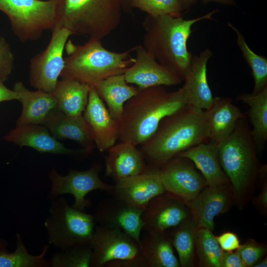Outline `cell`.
Listing matches in <instances>:
<instances>
[{
	"instance_id": "1",
	"label": "cell",
	"mask_w": 267,
	"mask_h": 267,
	"mask_svg": "<svg viewBox=\"0 0 267 267\" xmlns=\"http://www.w3.org/2000/svg\"><path fill=\"white\" fill-rule=\"evenodd\" d=\"M187 106L183 86L174 91L165 86L138 88L127 101L118 123V139L134 145H142L155 133L163 119Z\"/></svg>"
},
{
	"instance_id": "2",
	"label": "cell",
	"mask_w": 267,
	"mask_h": 267,
	"mask_svg": "<svg viewBox=\"0 0 267 267\" xmlns=\"http://www.w3.org/2000/svg\"><path fill=\"white\" fill-rule=\"evenodd\" d=\"M208 140L207 111L186 106L163 119L140 150L147 166L160 169L178 153Z\"/></svg>"
},
{
	"instance_id": "3",
	"label": "cell",
	"mask_w": 267,
	"mask_h": 267,
	"mask_svg": "<svg viewBox=\"0 0 267 267\" xmlns=\"http://www.w3.org/2000/svg\"><path fill=\"white\" fill-rule=\"evenodd\" d=\"M218 11L214 9L188 20L181 16L147 15L142 23L145 31L142 46L159 63L176 72L183 80L193 57L187 47L191 27L199 21L212 19Z\"/></svg>"
},
{
	"instance_id": "4",
	"label": "cell",
	"mask_w": 267,
	"mask_h": 267,
	"mask_svg": "<svg viewBox=\"0 0 267 267\" xmlns=\"http://www.w3.org/2000/svg\"><path fill=\"white\" fill-rule=\"evenodd\" d=\"M65 49L67 56L60 77L74 79L90 87L109 77L124 74L134 61L130 55L133 48L120 52L110 51L98 39L89 38L83 45L69 40Z\"/></svg>"
},
{
	"instance_id": "5",
	"label": "cell",
	"mask_w": 267,
	"mask_h": 267,
	"mask_svg": "<svg viewBox=\"0 0 267 267\" xmlns=\"http://www.w3.org/2000/svg\"><path fill=\"white\" fill-rule=\"evenodd\" d=\"M122 9L121 0H56V23L101 40L118 28Z\"/></svg>"
},
{
	"instance_id": "6",
	"label": "cell",
	"mask_w": 267,
	"mask_h": 267,
	"mask_svg": "<svg viewBox=\"0 0 267 267\" xmlns=\"http://www.w3.org/2000/svg\"><path fill=\"white\" fill-rule=\"evenodd\" d=\"M257 150L245 118L240 120L233 132L218 144L221 166L229 179L236 197H241L262 173Z\"/></svg>"
},
{
	"instance_id": "7",
	"label": "cell",
	"mask_w": 267,
	"mask_h": 267,
	"mask_svg": "<svg viewBox=\"0 0 267 267\" xmlns=\"http://www.w3.org/2000/svg\"><path fill=\"white\" fill-rule=\"evenodd\" d=\"M93 215L74 208L60 196L51 199L44 225L48 244L60 250L90 244L96 225Z\"/></svg>"
},
{
	"instance_id": "8",
	"label": "cell",
	"mask_w": 267,
	"mask_h": 267,
	"mask_svg": "<svg viewBox=\"0 0 267 267\" xmlns=\"http://www.w3.org/2000/svg\"><path fill=\"white\" fill-rule=\"evenodd\" d=\"M0 11L21 42L38 40L57 22L56 0H0Z\"/></svg>"
},
{
	"instance_id": "9",
	"label": "cell",
	"mask_w": 267,
	"mask_h": 267,
	"mask_svg": "<svg viewBox=\"0 0 267 267\" xmlns=\"http://www.w3.org/2000/svg\"><path fill=\"white\" fill-rule=\"evenodd\" d=\"M90 245L91 267H139L140 245L119 228L96 225Z\"/></svg>"
},
{
	"instance_id": "10",
	"label": "cell",
	"mask_w": 267,
	"mask_h": 267,
	"mask_svg": "<svg viewBox=\"0 0 267 267\" xmlns=\"http://www.w3.org/2000/svg\"><path fill=\"white\" fill-rule=\"evenodd\" d=\"M51 31V38L45 48L30 60L29 82L33 87L52 93L64 67L66 44L73 34L57 23Z\"/></svg>"
},
{
	"instance_id": "11",
	"label": "cell",
	"mask_w": 267,
	"mask_h": 267,
	"mask_svg": "<svg viewBox=\"0 0 267 267\" xmlns=\"http://www.w3.org/2000/svg\"><path fill=\"white\" fill-rule=\"evenodd\" d=\"M101 170V166L98 163L84 171L70 169L65 176L52 169L48 173L51 187L48 197L51 199L63 194H71L74 197L72 206L85 212L91 206L90 200L86 198L89 192L99 189L109 193L113 187V185L107 184L100 179Z\"/></svg>"
},
{
	"instance_id": "12",
	"label": "cell",
	"mask_w": 267,
	"mask_h": 267,
	"mask_svg": "<svg viewBox=\"0 0 267 267\" xmlns=\"http://www.w3.org/2000/svg\"><path fill=\"white\" fill-rule=\"evenodd\" d=\"M166 192L178 197L186 204L193 199L207 183L189 159L176 156L160 168Z\"/></svg>"
},
{
	"instance_id": "13",
	"label": "cell",
	"mask_w": 267,
	"mask_h": 267,
	"mask_svg": "<svg viewBox=\"0 0 267 267\" xmlns=\"http://www.w3.org/2000/svg\"><path fill=\"white\" fill-rule=\"evenodd\" d=\"M165 192L160 169L148 166L143 173L116 182L109 193L112 197L143 211L152 199Z\"/></svg>"
},
{
	"instance_id": "14",
	"label": "cell",
	"mask_w": 267,
	"mask_h": 267,
	"mask_svg": "<svg viewBox=\"0 0 267 267\" xmlns=\"http://www.w3.org/2000/svg\"><path fill=\"white\" fill-rule=\"evenodd\" d=\"M133 48L135 53L134 61L124 73L127 83L134 84L138 88L181 83L183 80L179 75L159 63L142 45Z\"/></svg>"
},
{
	"instance_id": "15",
	"label": "cell",
	"mask_w": 267,
	"mask_h": 267,
	"mask_svg": "<svg viewBox=\"0 0 267 267\" xmlns=\"http://www.w3.org/2000/svg\"><path fill=\"white\" fill-rule=\"evenodd\" d=\"M190 217L187 205L178 197L165 192L152 199L143 211V229L166 231Z\"/></svg>"
},
{
	"instance_id": "16",
	"label": "cell",
	"mask_w": 267,
	"mask_h": 267,
	"mask_svg": "<svg viewBox=\"0 0 267 267\" xmlns=\"http://www.w3.org/2000/svg\"><path fill=\"white\" fill-rule=\"evenodd\" d=\"M233 196L229 183L215 187L207 185L186 205L198 227L213 231L215 217L229 209Z\"/></svg>"
},
{
	"instance_id": "17",
	"label": "cell",
	"mask_w": 267,
	"mask_h": 267,
	"mask_svg": "<svg viewBox=\"0 0 267 267\" xmlns=\"http://www.w3.org/2000/svg\"><path fill=\"white\" fill-rule=\"evenodd\" d=\"M142 212L112 197L99 202L93 216L98 224L119 228L140 245L141 232L144 227Z\"/></svg>"
},
{
	"instance_id": "18",
	"label": "cell",
	"mask_w": 267,
	"mask_h": 267,
	"mask_svg": "<svg viewBox=\"0 0 267 267\" xmlns=\"http://www.w3.org/2000/svg\"><path fill=\"white\" fill-rule=\"evenodd\" d=\"M7 142L20 147L28 146L41 153L80 156L89 154L84 149H73L66 147L54 138L44 125L27 124L16 126L4 136Z\"/></svg>"
},
{
	"instance_id": "19",
	"label": "cell",
	"mask_w": 267,
	"mask_h": 267,
	"mask_svg": "<svg viewBox=\"0 0 267 267\" xmlns=\"http://www.w3.org/2000/svg\"><path fill=\"white\" fill-rule=\"evenodd\" d=\"M83 116L92 132L95 145L100 152L107 151L118 139V123L111 116L103 101L91 87Z\"/></svg>"
},
{
	"instance_id": "20",
	"label": "cell",
	"mask_w": 267,
	"mask_h": 267,
	"mask_svg": "<svg viewBox=\"0 0 267 267\" xmlns=\"http://www.w3.org/2000/svg\"><path fill=\"white\" fill-rule=\"evenodd\" d=\"M212 56V52L208 48L203 50L199 55H193L183 78L188 107L208 110L213 103L214 97L207 78V64Z\"/></svg>"
},
{
	"instance_id": "21",
	"label": "cell",
	"mask_w": 267,
	"mask_h": 267,
	"mask_svg": "<svg viewBox=\"0 0 267 267\" xmlns=\"http://www.w3.org/2000/svg\"><path fill=\"white\" fill-rule=\"evenodd\" d=\"M105 157V176L117 181L141 174L146 170L143 154L136 146L120 141L107 151Z\"/></svg>"
},
{
	"instance_id": "22",
	"label": "cell",
	"mask_w": 267,
	"mask_h": 267,
	"mask_svg": "<svg viewBox=\"0 0 267 267\" xmlns=\"http://www.w3.org/2000/svg\"><path fill=\"white\" fill-rule=\"evenodd\" d=\"M43 125L57 140H73L89 154L92 152L94 143L93 136L83 115L77 116L67 115L56 108L49 112Z\"/></svg>"
},
{
	"instance_id": "23",
	"label": "cell",
	"mask_w": 267,
	"mask_h": 267,
	"mask_svg": "<svg viewBox=\"0 0 267 267\" xmlns=\"http://www.w3.org/2000/svg\"><path fill=\"white\" fill-rule=\"evenodd\" d=\"M143 230L140 236L139 267H179L170 233Z\"/></svg>"
},
{
	"instance_id": "24",
	"label": "cell",
	"mask_w": 267,
	"mask_h": 267,
	"mask_svg": "<svg viewBox=\"0 0 267 267\" xmlns=\"http://www.w3.org/2000/svg\"><path fill=\"white\" fill-rule=\"evenodd\" d=\"M13 89L18 94L19 101L22 106L16 126L27 124L43 125L49 112L57 107L52 93L39 89L30 90L20 81L14 84Z\"/></svg>"
},
{
	"instance_id": "25",
	"label": "cell",
	"mask_w": 267,
	"mask_h": 267,
	"mask_svg": "<svg viewBox=\"0 0 267 267\" xmlns=\"http://www.w3.org/2000/svg\"><path fill=\"white\" fill-rule=\"evenodd\" d=\"M209 123V140L217 144L234 131L238 121L245 118L229 97H214L211 107L206 110Z\"/></svg>"
},
{
	"instance_id": "26",
	"label": "cell",
	"mask_w": 267,
	"mask_h": 267,
	"mask_svg": "<svg viewBox=\"0 0 267 267\" xmlns=\"http://www.w3.org/2000/svg\"><path fill=\"white\" fill-rule=\"evenodd\" d=\"M176 156L190 160L201 173L207 185L215 187L230 183L219 159L218 144L205 142L180 152Z\"/></svg>"
},
{
	"instance_id": "27",
	"label": "cell",
	"mask_w": 267,
	"mask_h": 267,
	"mask_svg": "<svg viewBox=\"0 0 267 267\" xmlns=\"http://www.w3.org/2000/svg\"><path fill=\"white\" fill-rule=\"evenodd\" d=\"M97 94L107 106L112 117L120 120L125 102L135 95L138 88L129 85L124 74L109 77L94 85Z\"/></svg>"
},
{
	"instance_id": "28",
	"label": "cell",
	"mask_w": 267,
	"mask_h": 267,
	"mask_svg": "<svg viewBox=\"0 0 267 267\" xmlns=\"http://www.w3.org/2000/svg\"><path fill=\"white\" fill-rule=\"evenodd\" d=\"M91 87L74 79L61 78L52 93L56 101V108L67 115H82Z\"/></svg>"
},
{
	"instance_id": "29",
	"label": "cell",
	"mask_w": 267,
	"mask_h": 267,
	"mask_svg": "<svg viewBox=\"0 0 267 267\" xmlns=\"http://www.w3.org/2000/svg\"><path fill=\"white\" fill-rule=\"evenodd\" d=\"M236 100L249 107L248 114L253 126L251 134L257 150L261 151L267 140V86L256 94H241Z\"/></svg>"
},
{
	"instance_id": "30",
	"label": "cell",
	"mask_w": 267,
	"mask_h": 267,
	"mask_svg": "<svg viewBox=\"0 0 267 267\" xmlns=\"http://www.w3.org/2000/svg\"><path fill=\"white\" fill-rule=\"evenodd\" d=\"M198 228L191 217L172 228L170 233L172 244L177 251L181 267L194 266Z\"/></svg>"
},
{
	"instance_id": "31",
	"label": "cell",
	"mask_w": 267,
	"mask_h": 267,
	"mask_svg": "<svg viewBox=\"0 0 267 267\" xmlns=\"http://www.w3.org/2000/svg\"><path fill=\"white\" fill-rule=\"evenodd\" d=\"M16 245L14 252H8L0 248V267H51L46 255L50 247L45 245L42 253L38 255L30 254L26 248L20 234L16 235Z\"/></svg>"
},
{
	"instance_id": "32",
	"label": "cell",
	"mask_w": 267,
	"mask_h": 267,
	"mask_svg": "<svg viewBox=\"0 0 267 267\" xmlns=\"http://www.w3.org/2000/svg\"><path fill=\"white\" fill-rule=\"evenodd\" d=\"M196 251L199 266L221 267L223 250L212 230L206 228H198L196 235Z\"/></svg>"
},
{
	"instance_id": "33",
	"label": "cell",
	"mask_w": 267,
	"mask_h": 267,
	"mask_svg": "<svg viewBox=\"0 0 267 267\" xmlns=\"http://www.w3.org/2000/svg\"><path fill=\"white\" fill-rule=\"evenodd\" d=\"M227 24L236 33L237 44L252 70L255 81L252 93H258L267 86V58L254 52L246 44L241 33L231 23L228 22Z\"/></svg>"
},
{
	"instance_id": "34",
	"label": "cell",
	"mask_w": 267,
	"mask_h": 267,
	"mask_svg": "<svg viewBox=\"0 0 267 267\" xmlns=\"http://www.w3.org/2000/svg\"><path fill=\"white\" fill-rule=\"evenodd\" d=\"M92 249L90 244L75 246L54 254L51 267H91Z\"/></svg>"
},
{
	"instance_id": "35",
	"label": "cell",
	"mask_w": 267,
	"mask_h": 267,
	"mask_svg": "<svg viewBox=\"0 0 267 267\" xmlns=\"http://www.w3.org/2000/svg\"><path fill=\"white\" fill-rule=\"evenodd\" d=\"M129 6L152 16L164 14L179 16L183 11L179 0H130Z\"/></svg>"
},
{
	"instance_id": "36",
	"label": "cell",
	"mask_w": 267,
	"mask_h": 267,
	"mask_svg": "<svg viewBox=\"0 0 267 267\" xmlns=\"http://www.w3.org/2000/svg\"><path fill=\"white\" fill-rule=\"evenodd\" d=\"M236 251L239 254L245 267H251L263 258L266 254L267 248L253 240L249 239L240 245Z\"/></svg>"
},
{
	"instance_id": "37",
	"label": "cell",
	"mask_w": 267,
	"mask_h": 267,
	"mask_svg": "<svg viewBox=\"0 0 267 267\" xmlns=\"http://www.w3.org/2000/svg\"><path fill=\"white\" fill-rule=\"evenodd\" d=\"M14 55L9 44L0 36V82L3 83L9 77L13 67Z\"/></svg>"
},
{
	"instance_id": "38",
	"label": "cell",
	"mask_w": 267,
	"mask_h": 267,
	"mask_svg": "<svg viewBox=\"0 0 267 267\" xmlns=\"http://www.w3.org/2000/svg\"><path fill=\"white\" fill-rule=\"evenodd\" d=\"M221 249L224 251H233L240 246L237 236L231 232H225L216 237Z\"/></svg>"
},
{
	"instance_id": "39",
	"label": "cell",
	"mask_w": 267,
	"mask_h": 267,
	"mask_svg": "<svg viewBox=\"0 0 267 267\" xmlns=\"http://www.w3.org/2000/svg\"><path fill=\"white\" fill-rule=\"evenodd\" d=\"M221 267H245L237 251H224L222 256Z\"/></svg>"
},
{
	"instance_id": "40",
	"label": "cell",
	"mask_w": 267,
	"mask_h": 267,
	"mask_svg": "<svg viewBox=\"0 0 267 267\" xmlns=\"http://www.w3.org/2000/svg\"><path fill=\"white\" fill-rule=\"evenodd\" d=\"M198 0H179L182 10L189 9L192 5L195 4ZM205 2H214L227 6H236L234 0H203Z\"/></svg>"
},
{
	"instance_id": "41",
	"label": "cell",
	"mask_w": 267,
	"mask_h": 267,
	"mask_svg": "<svg viewBox=\"0 0 267 267\" xmlns=\"http://www.w3.org/2000/svg\"><path fill=\"white\" fill-rule=\"evenodd\" d=\"M19 99V95L16 91L7 88L3 83L0 82V102Z\"/></svg>"
},
{
	"instance_id": "42",
	"label": "cell",
	"mask_w": 267,
	"mask_h": 267,
	"mask_svg": "<svg viewBox=\"0 0 267 267\" xmlns=\"http://www.w3.org/2000/svg\"><path fill=\"white\" fill-rule=\"evenodd\" d=\"M257 204L264 210L267 208V185L265 184L262 191L258 195L257 200Z\"/></svg>"
},
{
	"instance_id": "43",
	"label": "cell",
	"mask_w": 267,
	"mask_h": 267,
	"mask_svg": "<svg viewBox=\"0 0 267 267\" xmlns=\"http://www.w3.org/2000/svg\"><path fill=\"white\" fill-rule=\"evenodd\" d=\"M254 267H267V259H261L256 262L253 266Z\"/></svg>"
},
{
	"instance_id": "44",
	"label": "cell",
	"mask_w": 267,
	"mask_h": 267,
	"mask_svg": "<svg viewBox=\"0 0 267 267\" xmlns=\"http://www.w3.org/2000/svg\"><path fill=\"white\" fill-rule=\"evenodd\" d=\"M129 0H121L123 9L129 12L131 10V8L129 6Z\"/></svg>"
},
{
	"instance_id": "45",
	"label": "cell",
	"mask_w": 267,
	"mask_h": 267,
	"mask_svg": "<svg viewBox=\"0 0 267 267\" xmlns=\"http://www.w3.org/2000/svg\"><path fill=\"white\" fill-rule=\"evenodd\" d=\"M7 246V242L4 240L0 238V248L4 249H6Z\"/></svg>"
}]
</instances>
